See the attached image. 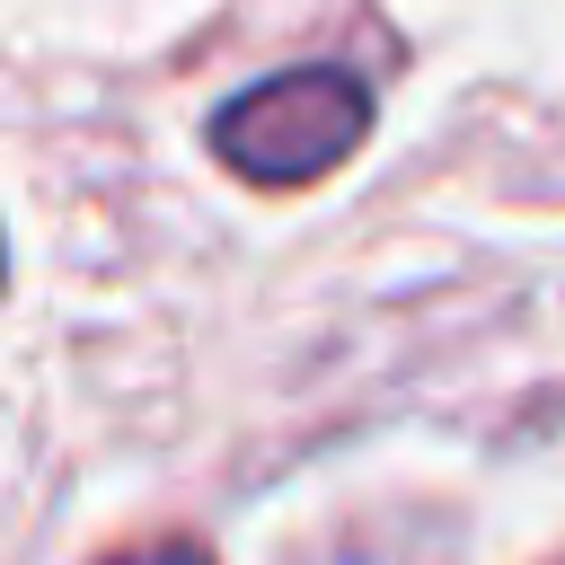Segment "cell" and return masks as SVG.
Here are the masks:
<instances>
[{
  "label": "cell",
  "instance_id": "obj_2",
  "mask_svg": "<svg viewBox=\"0 0 565 565\" xmlns=\"http://www.w3.org/2000/svg\"><path fill=\"white\" fill-rule=\"evenodd\" d=\"M115 565H212L203 547H141V556H115Z\"/></svg>",
  "mask_w": 565,
  "mask_h": 565
},
{
  "label": "cell",
  "instance_id": "obj_1",
  "mask_svg": "<svg viewBox=\"0 0 565 565\" xmlns=\"http://www.w3.org/2000/svg\"><path fill=\"white\" fill-rule=\"evenodd\" d=\"M362 132H371V88H362L353 71H335V62L256 79V88H238V97L212 115V150H221L247 185H309V177H327Z\"/></svg>",
  "mask_w": 565,
  "mask_h": 565
}]
</instances>
